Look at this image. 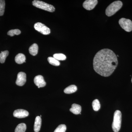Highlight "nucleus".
<instances>
[{"label":"nucleus","mask_w":132,"mask_h":132,"mask_svg":"<svg viewBox=\"0 0 132 132\" xmlns=\"http://www.w3.org/2000/svg\"><path fill=\"white\" fill-rule=\"evenodd\" d=\"M93 65L94 69L97 73L108 77L112 74L118 66L117 56L111 50L102 49L95 55Z\"/></svg>","instance_id":"obj_1"},{"label":"nucleus","mask_w":132,"mask_h":132,"mask_svg":"<svg viewBox=\"0 0 132 132\" xmlns=\"http://www.w3.org/2000/svg\"><path fill=\"white\" fill-rule=\"evenodd\" d=\"M123 3L119 1H116L112 3L107 7L105 13L107 16H112L121 8Z\"/></svg>","instance_id":"obj_2"},{"label":"nucleus","mask_w":132,"mask_h":132,"mask_svg":"<svg viewBox=\"0 0 132 132\" xmlns=\"http://www.w3.org/2000/svg\"><path fill=\"white\" fill-rule=\"evenodd\" d=\"M121 112L119 110H117L114 113L112 127L114 132H118L120 130L121 126Z\"/></svg>","instance_id":"obj_3"},{"label":"nucleus","mask_w":132,"mask_h":132,"mask_svg":"<svg viewBox=\"0 0 132 132\" xmlns=\"http://www.w3.org/2000/svg\"><path fill=\"white\" fill-rule=\"evenodd\" d=\"M32 5L36 7L48 12H53L55 10V8L53 6L42 1L35 0L32 2Z\"/></svg>","instance_id":"obj_4"},{"label":"nucleus","mask_w":132,"mask_h":132,"mask_svg":"<svg viewBox=\"0 0 132 132\" xmlns=\"http://www.w3.org/2000/svg\"><path fill=\"white\" fill-rule=\"evenodd\" d=\"M119 23L120 27L126 32H130L132 31V21L131 20L121 18L119 20Z\"/></svg>","instance_id":"obj_5"},{"label":"nucleus","mask_w":132,"mask_h":132,"mask_svg":"<svg viewBox=\"0 0 132 132\" xmlns=\"http://www.w3.org/2000/svg\"><path fill=\"white\" fill-rule=\"evenodd\" d=\"M34 28L36 31L44 35H47L50 33V29L40 22H37L35 24Z\"/></svg>","instance_id":"obj_6"},{"label":"nucleus","mask_w":132,"mask_h":132,"mask_svg":"<svg viewBox=\"0 0 132 132\" xmlns=\"http://www.w3.org/2000/svg\"><path fill=\"white\" fill-rule=\"evenodd\" d=\"M97 3V0H86L83 3L82 6L87 10H91L94 8Z\"/></svg>","instance_id":"obj_7"},{"label":"nucleus","mask_w":132,"mask_h":132,"mask_svg":"<svg viewBox=\"0 0 132 132\" xmlns=\"http://www.w3.org/2000/svg\"><path fill=\"white\" fill-rule=\"evenodd\" d=\"M27 76L25 73L20 72L17 75V79L16 81V85L22 86L25 85L27 80Z\"/></svg>","instance_id":"obj_8"},{"label":"nucleus","mask_w":132,"mask_h":132,"mask_svg":"<svg viewBox=\"0 0 132 132\" xmlns=\"http://www.w3.org/2000/svg\"><path fill=\"white\" fill-rule=\"evenodd\" d=\"M34 82L36 85L38 87V88L44 87L46 85L43 76L40 75L35 76L34 79Z\"/></svg>","instance_id":"obj_9"},{"label":"nucleus","mask_w":132,"mask_h":132,"mask_svg":"<svg viewBox=\"0 0 132 132\" xmlns=\"http://www.w3.org/2000/svg\"><path fill=\"white\" fill-rule=\"evenodd\" d=\"M28 115V112L24 109H17L15 110L13 112L14 116L18 118H26L27 117Z\"/></svg>","instance_id":"obj_10"},{"label":"nucleus","mask_w":132,"mask_h":132,"mask_svg":"<svg viewBox=\"0 0 132 132\" xmlns=\"http://www.w3.org/2000/svg\"><path fill=\"white\" fill-rule=\"evenodd\" d=\"M42 125V119L41 117L38 116L35 118L34 125V130L35 132H39L40 130Z\"/></svg>","instance_id":"obj_11"},{"label":"nucleus","mask_w":132,"mask_h":132,"mask_svg":"<svg viewBox=\"0 0 132 132\" xmlns=\"http://www.w3.org/2000/svg\"><path fill=\"white\" fill-rule=\"evenodd\" d=\"M81 111V106L75 104H73L72 105V107L70 109V111L71 112L75 114L80 113Z\"/></svg>","instance_id":"obj_12"},{"label":"nucleus","mask_w":132,"mask_h":132,"mask_svg":"<svg viewBox=\"0 0 132 132\" xmlns=\"http://www.w3.org/2000/svg\"><path fill=\"white\" fill-rule=\"evenodd\" d=\"M15 60L17 64H22L24 62H26V56L23 54L19 53L15 56Z\"/></svg>","instance_id":"obj_13"},{"label":"nucleus","mask_w":132,"mask_h":132,"mask_svg":"<svg viewBox=\"0 0 132 132\" xmlns=\"http://www.w3.org/2000/svg\"><path fill=\"white\" fill-rule=\"evenodd\" d=\"M29 53L31 55L35 56L38 54V46L36 43H34L31 45L29 49Z\"/></svg>","instance_id":"obj_14"},{"label":"nucleus","mask_w":132,"mask_h":132,"mask_svg":"<svg viewBox=\"0 0 132 132\" xmlns=\"http://www.w3.org/2000/svg\"><path fill=\"white\" fill-rule=\"evenodd\" d=\"M77 87L75 85H71L65 88L64 92L66 94H70L75 93L77 91Z\"/></svg>","instance_id":"obj_15"},{"label":"nucleus","mask_w":132,"mask_h":132,"mask_svg":"<svg viewBox=\"0 0 132 132\" xmlns=\"http://www.w3.org/2000/svg\"><path fill=\"white\" fill-rule=\"evenodd\" d=\"M27 126L25 123H22L17 125L15 130V132H25Z\"/></svg>","instance_id":"obj_16"},{"label":"nucleus","mask_w":132,"mask_h":132,"mask_svg":"<svg viewBox=\"0 0 132 132\" xmlns=\"http://www.w3.org/2000/svg\"><path fill=\"white\" fill-rule=\"evenodd\" d=\"M9 52L7 50L2 52L0 53V63L3 64L5 62L6 58L8 56Z\"/></svg>","instance_id":"obj_17"},{"label":"nucleus","mask_w":132,"mask_h":132,"mask_svg":"<svg viewBox=\"0 0 132 132\" xmlns=\"http://www.w3.org/2000/svg\"><path fill=\"white\" fill-rule=\"evenodd\" d=\"M47 60L50 64L53 65L59 66L60 64L59 61L57 60L54 57H48V58Z\"/></svg>","instance_id":"obj_18"},{"label":"nucleus","mask_w":132,"mask_h":132,"mask_svg":"<svg viewBox=\"0 0 132 132\" xmlns=\"http://www.w3.org/2000/svg\"><path fill=\"white\" fill-rule=\"evenodd\" d=\"M92 106H93V109L94 111H98L100 109V104L98 100L97 99L93 101L92 103Z\"/></svg>","instance_id":"obj_19"},{"label":"nucleus","mask_w":132,"mask_h":132,"mask_svg":"<svg viewBox=\"0 0 132 132\" xmlns=\"http://www.w3.org/2000/svg\"><path fill=\"white\" fill-rule=\"evenodd\" d=\"M53 57L58 61L65 60L67 58L65 55L61 53L55 54L53 55Z\"/></svg>","instance_id":"obj_20"},{"label":"nucleus","mask_w":132,"mask_h":132,"mask_svg":"<svg viewBox=\"0 0 132 132\" xmlns=\"http://www.w3.org/2000/svg\"><path fill=\"white\" fill-rule=\"evenodd\" d=\"M5 6V1L0 0V16H2L4 14Z\"/></svg>","instance_id":"obj_21"},{"label":"nucleus","mask_w":132,"mask_h":132,"mask_svg":"<svg viewBox=\"0 0 132 132\" xmlns=\"http://www.w3.org/2000/svg\"><path fill=\"white\" fill-rule=\"evenodd\" d=\"M21 33V32L19 29H15L10 30L7 32V35L10 36H13L15 35H19Z\"/></svg>","instance_id":"obj_22"},{"label":"nucleus","mask_w":132,"mask_h":132,"mask_svg":"<svg viewBox=\"0 0 132 132\" xmlns=\"http://www.w3.org/2000/svg\"><path fill=\"white\" fill-rule=\"evenodd\" d=\"M67 130V127L65 125H59L56 128L54 132H65Z\"/></svg>","instance_id":"obj_23"},{"label":"nucleus","mask_w":132,"mask_h":132,"mask_svg":"<svg viewBox=\"0 0 132 132\" xmlns=\"http://www.w3.org/2000/svg\"><path fill=\"white\" fill-rule=\"evenodd\" d=\"M117 57H119V56L118 55H117Z\"/></svg>","instance_id":"obj_24"},{"label":"nucleus","mask_w":132,"mask_h":132,"mask_svg":"<svg viewBox=\"0 0 132 132\" xmlns=\"http://www.w3.org/2000/svg\"><path fill=\"white\" fill-rule=\"evenodd\" d=\"M131 82H132V79H131Z\"/></svg>","instance_id":"obj_25"}]
</instances>
